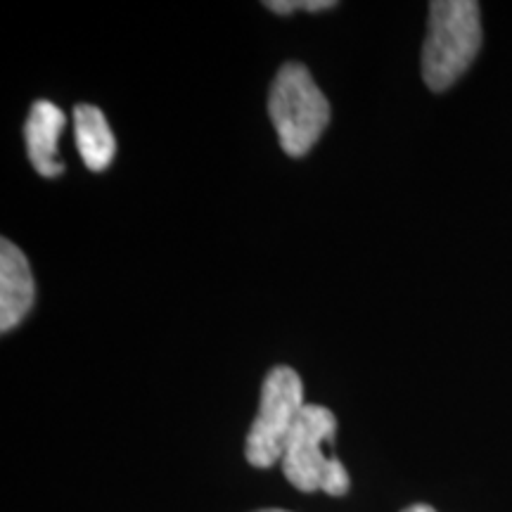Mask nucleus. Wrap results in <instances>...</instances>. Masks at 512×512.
Here are the masks:
<instances>
[{
	"instance_id": "nucleus-9",
	"label": "nucleus",
	"mask_w": 512,
	"mask_h": 512,
	"mask_svg": "<svg viewBox=\"0 0 512 512\" xmlns=\"http://www.w3.org/2000/svg\"><path fill=\"white\" fill-rule=\"evenodd\" d=\"M403 512H437L432 508V505H425V503H418V505H411V508H406Z\"/></svg>"
},
{
	"instance_id": "nucleus-10",
	"label": "nucleus",
	"mask_w": 512,
	"mask_h": 512,
	"mask_svg": "<svg viewBox=\"0 0 512 512\" xmlns=\"http://www.w3.org/2000/svg\"><path fill=\"white\" fill-rule=\"evenodd\" d=\"M256 512H287V510H256Z\"/></svg>"
},
{
	"instance_id": "nucleus-7",
	"label": "nucleus",
	"mask_w": 512,
	"mask_h": 512,
	"mask_svg": "<svg viewBox=\"0 0 512 512\" xmlns=\"http://www.w3.org/2000/svg\"><path fill=\"white\" fill-rule=\"evenodd\" d=\"M74 136L79 155L91 171H105L117 152V140L107 124L105 114L93 105H76Z\"/></svg>"
},
{
	"instance_id": "nucleus-8",
	"label": "nucleus",
	"mask_w": 512,
	"mask_h": 512,
	"mask_svg": "<svg viewBox=\"0 0 512 512\" xmlns=\"http://www.w3.org/2000/svg\"><path fill=\"white\" fill-rule=\"evenodd\" d=\"M268 10L278 12V15H290V12L299 10V8H306L309 12H320V10H330V8H337L335 0H268L264 3Z\"/></svg>"
},
{
	"instance_id": "nucleus-3",
	"label": "nucleus",
	"mask_w": 512,
	"mask_h": 512,
	"mask_svg": "<svg viewBox=\"0 0 512 512\" xmlns=\"http://www.w3.org/2000/svg\"><path fill=\"white\" fill-rule=\"evenodd\" d=\"M268 114L287 155L304 157L330 124V102L304 64L287 62L273 79Z\"/></svg>"
},
{
	"instance_id": "nucleus-6",
	"label": "nucleus",
	"mask_w": 512,
	"mask_h": 512,
	"mask_svg": "<svg viewBox=\"0 0 512 512\" xmlns=\"http://www.w3.org/2000/svg\"><path fill=\"white\" fill-rule=\"evenodd\" d=\"M67 117L60 107L48 100H38L31 107L24 136H27L29 162L34 169L46 178H57L64 174V162L57 155V140L64 131Z\"/></svg>"
},
{
	"instance_id": "nucleus-5",
	"label": "nucleus",
	"mask_w": 512,
	"mask_h": 512,
	"mask_svg": "<svg viewBox=\"0 0 512 512\" xmlns=\"http://www.w3.org/2000/svg\"><path fill=\"white\" fill-rule=\"evenodd\" d=\"M34 275L27 256L10 240L0 242V332L17 328L34 306Z\"/></svg>"
},
{
	"instance_id": "nucleus-1",
	"label": "nucleus",
	"mask_w": 512,
	"mask_h": 512,
	"mask_svg": "<svg viewBox=\"0 0 512 512\" xmlns=\"http://www.w3.org/2000/svg\"><path fill=\"white\" fill-rule=\"evenodd\" d=\"M482 48V10L475 0H434L422 48V79L434 93L463 76Z\"/></svg>"
},
{
	"instance_id": "nucleus-2",
	"label": "nucleus",
	"mask_w": 512,
	"mask_h": 512,
	"mask_svg": "<svg viewBox=\"0 0 512 512\" xmlns=\"http://www.w3.org/2000/svg\"><path fill=\"white\" fill-rule=\"evenodd\" d=\"M337 418L330 408L306 403L294 422L283 453V472L294 489L313 494L325 491L328 496H344L351 486L349 472L337 458H328L323 446L335 441Z\"/></svg>"
},
{
	"instance_id": "nucleus-4",
	"label": "nucleus",
	"mask_w": 512,
	"mask_h": 512,
	"mask_svg": "<svg viewBox=\"0 0 512 512\" xmlns=\"http://www.w3.org/2000/svg\"><path fill=\"white\" fill-rule=\"evenodd\" d=\"M304 406L302 377L287 366L273 368L261 384L259 415L245 441L249 465L266 470L283 460L285 444Z\"/></svg>"
}]
</instances>
